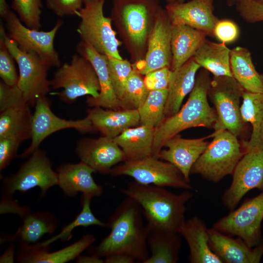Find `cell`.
I'll return each instance as SVG.
<instances>
[{"mask_svg": "<svg viewBox=\"0 0 263 263\" xmlns=\"http://www.w3.org/2000/svg\"><path fill=\"white\" fill-rule=\"evenodd\" d=\"M185 0H167V3L183 2Z\"/></svg>", "mask_w": 263, "mask_h": 263, "instance_id": "db71d44e", "label": "cell"}, {"mask_svg": "<svg viewBox=\"0 0 263 263\" xmlns=\"http://www.w3.org/2000/svg\"><path fill=\"white\" fill-rule=\"evenodd\" d=\"M23 141L19 138L7 136L0 138V170L6 168L17 156L19 145Z\"/></svg>", "mask_w": 263, "mask_h": 263, "instance_id": "7bdbcfd3", "label": "cell"}, {"mask_svg": "<svg viewBox=\"0 0 263 263\" xmlns=\"http://www.w3.org/2000/svg\"><path fill=\"white\" fill-rule=\"evenodd\" d=\"M51 89H62L57 94L67 103L78 97L98 96L100 87L95 71L89 60L79 54H75L70 63L61 65L50 80Z\"/></svg>", "mask_w": 263, "mask_h": 263, "instance_id": "ba28073f", "label": "cell"}, {"mask_svg": "<svg viewBox=\"0 0 263 263\" xmlns=\"http://www.w3.org/2000/svg\"><path fill=\"white\" fill-rule=\"evenodd\" d=\"M240 112L243 121L250 123L252 130L249 140L243 142L245 153L263 149V93L244 91Z\"/></svg>", "mask_w": 263, "mask_h": 263, "instance_id": "f1b7e54d", "label": "cell"}, {"mask_svg": "<svg viewBox=\"0 0 263 263\" xmlns=\"http://www.w3.org/2000/svg\"><path fill=\"white\" fill-rule=\"evenodd\" d=\"M160 7L159 0H113L110 17L133 63L145 58Z\"/></svg>", "mask_w": 263, "mask_h": 263, "instance_id": "277c9868", "label": "cell"}, {"mask_svg": "<svg viewBox=\"0 0 263 263\" xmlns=\"http://www.w3.org/2000/svg\"><path fill=\"white\" fill-rule=\"evenodd\" d=\"M58 183L57 172L53 170L45 151L38 148L17 172L3 179L2 197H11L16 191L25 192L35 187L40 188V195L43 196Z\"/></svg>", "mask_w": 263, "mask_h": 263, "instance_id": "8fae6325", "label": "cell"}, {"mask_svg": "<svg viewBox=\"0 0 263 263\" xmlns=\"http://www.w3.org/2000/svg\"><path fill=\"white\" fill-rule=\"evenodd\" d=\"M15 62L0 32V76L1 80L9 86L17 85L19 80Z\"/></svg>", "mask_w": 263, "mask_h": 263, "instance_id": "ab89813d", "label": "cell"}, {"mask_svg": "<svg viewBox=\"0 0 263 263\" xmlns=\"http://www.w3.org/2000/svg\"><path fill=\"white\" fill-rule=\"evenodd\" d=\"M147 244L150 256L143 263H176L182 244L176 232L149 231Z\"/></svg>", "mask_w": 263, "mask_h": 263, "instance_id": "1f68e13d", "label": "cell"}, {"mask_svg": "<svg viewBox=\"0 0 263 263\" xmlns=\"http://www.w3.org/2000/svg\"><path fill=\"white\" fill-rule=\"evenodd\" d=\"M154 134V128L139 125L125 130L113 140L122 150L125 161H136L152 157Z\"/></svg>", "mask_w": 263, "mask_h": 263, "instance_id": "4316f807", "label": "cell"}, {"mask_svg": "<svg viewBox=\"0 0 263 263\" xmlns=\"http://www.w3.org/2000/svg\"><path fill=\"white\" fill-rule=\"evenodd\" d=\"M136 260L132 256L124 254H115L105 257L106 263H134Z\"/></svg>", "mask_w": 263, "mask_h": 263, "instance_id": "c3c4849f", "label": "cell"}, {"mask_svg": "<svg viewBox=\"0 0 263 263\" xmlns=\"http://www.w3.org/2000/svg\"><path fill=\"white\" fill-rule=\"evenodd\" d=\"M209 73L204 69L200 70L185 104L175 114L165 117L154 128L152 157L158 158L167 141L184 130L195 127L213 128L217 116L208 101L211 80Z\"/></svg>", "mask_w": 263, "mask_h": 263, "instance_id": "3957f363", "label": "cell"}, {"mask_svg": "<svg viewBox=\"0 0 263 263\" xmlns=\"http://www.w3.org/2000/svg\"><path fill=\"white\" fill-rule=\"evenodd\" d=\"M107 56L112 85L119 102L124 93L128 79L133 69L132 64L127 60Z\"/></svg>", "mask_w": 263, "mask_h": 263, "instance_id": "74e56055", "label": "cell"}, {"mask_svg": "<svg viewBox=\"0 0 263 263\" xmlns=\"http://www.w3.org/2000/svg\"><path fill=\"white\" fill-rule=\"evenodd\" d=\"M84 0H45L47 7L59 17L76 15Z\"/></svg>", "mask_w": 263, "mask_h": 263, "instance_id": "bcb514c9", "label": "cell"}, {"mask_svg": "<svg viewBox=\"0 0 263 263\" xmlns=\"http://www.w3.org/2000/svg\"><path fill=\"white\" fill-rule=\"evenodd\" d=\"M238 0H226V3L229 6H235Z\"/></svg>", "mask_w": 263, "mask_h": 263, "instance_id": "f5cc1de1", "label": "cell"}, {"mask_svg": "<svg viewBox=\"0 0 263 263\" xmlns=\"http://www.w3.org/2000/svg\"><path fill=\"white\" fill-rule=\"evenodd\" d=\"M207 138L187 139L176 134L167 141L164 147L166 149L161 150L158 158L174 165L190 183L192 167L209 143Z\"/></svg>", "mask_w": 263, "mask_h": 263, "instance_id": "ffe728a7", "label": "cell"}, {"mask_svg": "<svg viewBox=\"0 0 263 263\" xmlns=\"http://www.w3.org/2000/svg\"><path fill=\"white\" fill-rule=\"evenodd\" d=\"M253 0L263 3V0Z\"/></svg>", "mask_w": 263, "mask_h": 263, "instance_id": "11a10c76", "label": "cell"}, {"mask_svg": "<svg viewBox=\"0 0 263 263\" xmlns=\"http://www.w3.org/2000/svg\"><path fill=\"white\" fill-rule=\"evenodd\" d=\"M120 191L141 207L149 231L176 233L186 220V204L193 196L190 190L174 194L165 187L135 181Z\"/></svg>", "mask_w": 263, "mask_h": 263, "instance_id": "7a4b0ae2", "label": "cell"}, {"mask_svg": "<svg viewBox=\"0 0 263 263\" xmlns=\"http://www.w3.org/2000/svg\"><path fill=\"white\" fill-rule=\"evenodd\" d=\"M50 106V101L46 96L37 100L33 114L31 144L19 155L20 158L30 156L46 138L59 131L75 129L85 133L95 130L87 116L75 120L63 119L52 111Z\"/></svg>", "mask_w": 263, "mask_h": 263, "instance_id": "9a60e30c", "label": "cell"}, {"mask_svg": "<svg viewBox=\"0 0 263 263\" xmlns=\"http://www.w3.org/2000/svg\"><path fill=\"white\" fill-rule=\"evenodd\" d=\"M4 19L6 22L8 36L22 50L37 54L50 67L61 66L58 55L54 47V39L63 21L58 19L48 31L31 29L23 25L17 15L10 10Z\"/></svg>", "mask_w": 263, "mask_h": 263, "instance_id": "4fadbf2b", "label": "cell"}, {"mask_svg": "<svg viewBox=\"0 0 263 263\" xmlns=\"http://www.w3.org/2000/svg\"><path fill=\"white\" fill-rule=\"evenodd\" d=\"M168 95V89L150 91L142 105L137 110L140 125L155 128L165 118L164 110Z\"/></svg>", "mask_w": 263, "mask_h": 263, "instance_id": "e575fe53", "label": "cell"}, {"mask_svg": "<svg viewBox=\"0 0 263 263\" xmlns=\"http://www.w3.org/2000/svg\"><path fill=\"white\" fill-rule=\"evenodd\" d=\"M0 32L2 33L5 44L19 67L17 86L28 104L30 107H35L37 100L46 96L51 90L50 80L47 78L48 71L51 67L37 54L20 49L6 33L1 24Z\"/></svg>", "mask_w": 263, "mask_h": 263, "instance_id": "9c48e42d", "label": "cell"}, {"mask_svg": "<svg viewBox=\"0 0 263 263\" xmlns=\"http://www.w3.org/2000/svg\"><path fill=\"white\" fill-rule=\"evenodd\" d=\"M172 25L170 69L174 71L194 56L207 36L202 31L188 26Z\"/></svg>", "mask_w": 263, "mask_h": 263, "instance_id": "83f0119b", "label": "cell"}, {"mask_svg": "<svg viewBox=\"0 0 263 263\" xmlns=\"http://www.w3.org/2000/svg\"><path fill=\"white\" fill-rule=\"evenodd\" d=\"M113 176L126 175L144 185L171 187L191 190L193 188L181 171L173 164L159 158L150 157L136 161H125L113 167Z\"/></svg>", "mask_w": 263, "mask_h": 263, "instance_id": "30bf717a", "label": "cell"}, {"mask_svg": "<svg viewBox=\"0 0 263 263\" xmlns=\"http://www.w3.org/2000/svg\"><path fill=\"white\" fill-rule=\"evenodd\" d=\"M235 6L240 17L246 22L263 21V3L253 0H238Z\"/></svg>", "mask_w": 263, "mask_h": 263, "instance_id": "60d3db41", "label": "cell"}, {"mask_svg": "<svg viewBox=\"0 0 263 263\" xmlns=\"http://www.w3.org/2000/svg\"><path fill=\"white\" fill-rule=\"evenodd\" d=\"M232 175L231 184L222 197L223 205L230 211L248 191L254 188L263 190V149L245 152Z\"/></svg>", "mask_w": 263, "mask_h": 263, "instance_id": "5bb4252c", "label": "cell"}, {"mask_svg": "<svg viewBox=\"0 0 263 263\" xmlns=\"http://www.w3.org/2000/svg\"><path fill=\"white\" fill-rule=\"evenodd\" d=\"M105 0H83L76 15L80 19L77 32L81 39L99 53L123 59L118 50L122 43L113 28L112 19L104 14Z\"/></svg>", "mask_w": 263, "mask_h": 263, "instance_id": "52a82bcc", "label": "cell"}, {"mask_svg": "<svg viewBox=\"0 0 263 263\" xmlns=\"http://www.w3.org/2000/svg\"><path fill=\"white\" fill-rule=\"evenodd\" d=\"M230 64L233 77L245 91L263 93V75L256 70L247 48L237 46L231 49Z\"/></svg>", "mask_w": 263, "mask_h": 263, "instance_id": "f546056e", "label": "cell"}, {"mask_svg": "<svg viewBox=\"0 0 263 263\" xmlns=\"http://www.w3.org/2000/svg\"><path fill=\"white\" fill-rule=\"evenodd\" d=\"M87 116L102 136L112 139L125 130L140 125L137 110H112L94 107L87 110Z\"/></svg>", "mask_w": 263, "mask_h": 263, "instance_id": "cb8c5ba5", "label": "cell"}, {"mask_svg": "<svg viewBox=\"0 0 263 263\" xmlns=\"http://www.w3.org/2000/svg\"><path fill=\"white\" fill-rule=\"evenodd\" d=\"M6 0H0V15L3 19L10 11Z\"/></svg>", "mask_w": 263, "mask_h": 263, "instance_id": "816d5d0a", "label": "cell"}, {"mask_svg": "<svg viewBox=\"0 0 263 263\" xmlns=\"http://www.w3.org/2000/svg\"><path fill=\"white\" fill-rule=\"evenodd\" d=\"M11 7L27 27L39 30L42 4L41 0H12Z\"/></svg>", "mask_w": 263, "mask_h": 263, "instance_id": "f35d334b", "label": "cell"}, {"mask_svg": "<svg viewBox=\"0 0 263 263\" xmlns=\"http://www.w3.org/2000/svg\"><path fill=\"white\" fill-rule=\"evenodd\" d=\"M178 233L188 244L189 262L223 263L209 246L208 228L201 219L194 216L185 220Z\"/></svg>", "mask_w": 263, "mask_h": 263, "instance_id": "d4e9b609", "label": "cell"}, {"mask_svg": "<svg viewBox=\"0 0 263 263\" xmlns=\"http://www.w3.org/2000/svg\"><path fill=\"white\" fill-rule=\"evenodd\" d=\"M75 152L80 161L102 174L110 173L115 165L125 161L122 150L113 139L104 136L80 139Z\"/></svg>", "mask_w": 263, "mask_h": 263, "instance_id": "ac0fdd59", "label": "cell"}, {"mask_svg": "<svg viewBox=\"0 0 263 263\" xmlns=\"http://www.w3.org/2000/svg\"><path fill=\"white\" fill-rule=\"evenodd\" d=\"M24 103L27 102L22 92L17 85L9 86L0 80V112Z\"/></svg>", "mask_w": 263, "mask_h": 263, "instance_id": "b9f144b4", "label": "cell"}, {"mask_svg": "<svg viewBox=\"0 0 263 263\" xmlns=\"http://www.w3.org/2000/svg\"><path fill=\"white\" fill-rule=\"evenodd\" d=\"M172 72L168 67L150 72L144 75V83L150 91L168 89Z\"/></svg>", "mask_w": 263, "mask_h": 263, "instance_id": "ee69618b", "label": "cell"}, {"mask_svg": "<svg viewBox=\"0 0 263 263\" xmlns=\"http://www.w3.org/2000/svg\"><path fill=\"white\" fill-rule=\"evenodd\" d=\"M165 9L172 25L188 26L214 38V28L220 19L214 13V0L167 3Z\"/></svg>", "mask_w": 263, "mask_h": 263, "instance_id": "e0dca14e", "label": "cell"}, {"mask_svg": "<svg viewBox=\"0 0 263 263\" xmlns=\"http://www.w3.org/2000/svg\"><path fill=\"white\" fill-rule=\"evenodd\" d=\"M33 114L30 106L24 103L10 107L0 114V138L13 136L23 142L32 137Z\"/></svg>", "mask_w": 263, "mask_h": 263, "instance_id": "836d02e7", "label": "cell"}, {"mask_svg": "<svg viewBox=\"0 0 263 263\" xmlns=\"http://www.w3.org/2000/svg\"><path fill=\"white\" fill-rule=\"evenodd\" d=\"M230 51L225 44L214 42L206 38L192 57L201 68L213 76H233L230 64Z\"/></svg>", "mask_w": 263, "mask_h": 263, "instance_id": "4dcf8cb0", "label": "cell"}, {"mask_svg": "<svg viewBox=\"0 0 263 263\" xmlns=\"http://www.w3.org/2000/svg\"><path fill=\"white\" fill-rule=\"evenodd\" d=\"M213 137L207 149L194 164L190 174H198L205 179L217 183L232 175L245 153L238 137L224 130L208 136Z\"/></svg>", "mask_w": 263, "mask_h": 263, "instance_id": "5b68a950", "label": "cell"}, {"mask_svg": "<svg viewBox=\"0 0 263 263\" xmlns=\"http://www.w3.org/2000/svg\"><path fill=\"white\" fill-rule=\"evenodd\" d=\"M244 90L233 76H213L208 97L214 106L217 118L213 128L214 134L226 130L237 137L245 131V124L240 112L241 100Z\"/></svg>", "mask_w": 263, "mask_h": 263, "instance_id": "8992f818", "label": "cell"}, {"mask_svg": "<svg viewBox=\"0 0 263 263\" xmlns=\"http://www.w3.org/2000/svg\"><path fill=\"white\" fill-rule=\"evenodd\" d=\"M92 199L83 195L81 201L82 210L74 221L65 226L58 234L44 242L37 244L41 246H49L51 244L57 240H61L62 241H68L72 237V231L78 226L97 225L108 227V223L100 221L92 212L90 207Z\"/></svg>", "mask_w": 263, "mask_h": 263, "instance_id": "d590c367", "label": "cell"}, {"mask_svg": "<svg viewBox=\"0 0 263 263\" xmlns=\"http://www.w3.org/2000/svg\"><path fill=\"white\" fill-rule=\"evenodd\" d=\"M95 241L93 235L87 234L74 244L52 252L49 251V246L38 244L22 246L17 260L20 263H64L77 258Z\"/></svg>", "mask_w": 263, "mask_h": 263, "instance_id": "603a6c76", "label": "cell"}, {"mask_svg": "<svg viewBox=\"0 0 263 263\" xmlns=\"http://www.w3.org/2000/svg\"><path fill=\"white\" fill-rule=\"evenodd\" d=\"M78 54L85 57L93 65L97 74L100 90L96 97L88 96V106L112 110H120L119 101L113 91L110 77L107 56L99 53L91 46L81 39L76 46Z\"/></svg>", "mask_w": 263, "mask_h": 263, "instance_id": "44dd1931", "label": "cell"}, {"mask_svg": "<svg viewBox=\"0 0 263 263\" xmlns=\"http://www.w3.org/2000/svg\"><path fill=\"white\" fill-rule=\"evenodd\" d=\"M150 91L144 78L133 70L127 81L119 105L121 109L138 110L146 99Z\"/></svg>", "mask_w": 263, "mask_h": 263, "instance_id": "8d00e7d4", "label": "cell"}, {"mask_svg": "<svg viewBox=\"0 0 263 263\" xmlns=\"http://www.w3.org/2000/svg\"><path fill=\"white\" fill-rule=\"evenodd\" d=\"M56 172L58 185L68 196H74L78 192L91 198L102 194V187L95 182L92 176L96 171L81 161L76 164H63L57 169Z\"/></svg>", "mask_w": 263, "mask_h": 263, "instance_id": "7402d4cb", "label": "cell"}, {"mask_svg": "<svg viewBox=\"0 0 263 263\" xmlns=\"http://www.w3.org/2000/svg\"><path fill=\"white\" fill-rule=\"evenodd\" d=\"M214 38L225 44L235 41L240 31L238 25L228 19H219L214 28Z\"/></svg>", "mask_w": 263, "mask_h": 263, "instance_id": "f6af8a7d", "label": "cell"}, {"mask_svg": "<svg viewBox=\"0 0 263 263\" xmlns=\"http://www.w3.org/2000/svg\"><path fill=\"white\" fill-rule=\"evenodd\" d=\"M14 245H11L5 250L0 258V263L14 262Z\"/></svg>", "mask_w": 263, "mask_h": 263, "instance_id": "f907efd6", "label": "cell"}, {"mask_svg": "<svg viewBox=\"0 0 263 263\" xmlns=\"http://www.w3.org/2000/svg\"><path fill=\"white\" fill-rule=\"evenodd\" d=\"M11 197H2L0 203V213L12 212L22 218L30 213L29 208L20 207L11 199Z\"/></svg>", "mask_w": 263, "mask_h": 263, "instance_id": "7dc6e473", "label": "cell"}, {"mask_svg": "<svg viewBox=\"0 0 263 263\" xmlns=\"http://www.w3.org/2000/svg\"><path fill=\"white\" fill-rule=\"evenodd\" d=\"M144 218L139 205L127 197L116 207L108 223L110 232L93 249L92 254L105 258L124 254L143 263L150 256L147 244L149 230Z\"/></svg>", "mask_w": 263, "mask_h": 263, "instance_id": "6da1fadb", "label": "cell"}, {"mask_svg": "<svg viewBox=\"0 0 263 263\" xmlns=\"http://www.w3.org/2000/svg\"><path fill=\"white\" fill-rule=\"evenodd\" d=\"M77 263H103L104 260L101 257L92 254L91 256H79L77 258Z\"/></svg>", "mask_w": 263, "mask_h": 263, "instance_id": "681fc988", "label": "cell"}, {"mask_svg": "<svg viewBox=\"0 0 263 263\" xmlns=\"http://www.w3.org/2000/svg\"><path fill=\"white\" fill-rule=\"evenodd\" d=\"M200 68L192 57L178 69L172 71L164 110L165 117L175 114L180 109L184 98L195 85L197 73Z\"/></svg>", "mask_w": 263, "mask_h": 263, "instance_id": "484cf974", "label": "cell"}, {"mask_svg": "<svg viewBox=\"0 0 263 263\" xmlns=\"http://www.w3.org/2000/svg\"><path fill=\"white\" fill-rule=\"evenodd\" d=\"M172 24L165 8L159 9L150 35L145 58L133 63L134 71L142 75L154 70L168 67L172 63Z\"/></svg>", "mask_w": 263, "mask_h": 263, "instance_id": "2e32d148", "label": "cell"}, {"mask_svg": "<svg viewBox=\"0 0 263 263\" xmlns=\"http://www.w3.org/2000/svg\"><path fill=\"white\" fill-rule=\"evenodd\" d=\"M209 245L225 263H258L263 256V242L249 247L242 239L233 238L213 228H208Z\"/></svg>", "mask_w": 263, "mask_h": 263, "instance_id": "d6986e66", "label": "cell"}, {"mask_svg": "<svg viewBox=\"0 0 263 263\" xmlns=\"http://www.w3.org/2000/svg\"><path fill=\"white\" fill-rule=\"evenodd\" d=\"M263 190L244 201L238 208L215 222L212 228L229 236L242 239L249 247L263 243Z\"/></svg>", "mask_w": 263, "mask_h": 263, "instance_id": "7c38bea8", "label": "cell"}, {"mask_svg": "<svg viewBox=\"0 0 263 263\" xmlns=\"http://www.w3.org/2000/svg\"><path fill=\"white\" fill-rule=\"evenodd\" d=\"M23 219L22 225L11 237L22 246L37 244L45 234L53 233L58 225L57 219L46 211L29 213Z\"/></svg>", "mask_w": 263, "mask_h": 263, "instance_id": "d6a6232c", "label": "cell"}]
</instances>
